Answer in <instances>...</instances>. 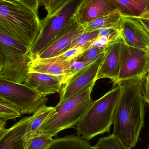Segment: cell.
Returning a JSON list of instances; mask_svg holds the SVG:
<instances>
[{"label": "cell", "mask_w": 149, "mask_h": 149, "mask_svg": "<svg viewBox=\"0 0 149 149\" xmlns=\"http://www.w3.org/2000/svg\"><path fill=\"white\" fill-rule=\"evenodd\" d=\"M144 78L118 83L121 92L114 113L113 134L131 149L140 140L145 117L143 84Z\"/></svg>", "instance_id": "obj_1"}, {"label": "cell", "mask_w": 149, "mask_h": 149, "mask_svg": "<svg viewBox=\"0 0 149 149\" xmlns=\"http://www.w3.org/2000/svg\"><path fill=\"white\" fill-rule=\"evenodd\" d=\"M41 27L38 14L22 1L0 0V33L31 49Z\"/></svg>", "instance_id": "obj_2"}, {"label": "cell", "mask_w": 149, "mask_h": 149, "mask_svg": "<svg viewBox=\"0 0 149 149\" xmlns=\"http://www.w3.org/2000/svg\"><path fill=\"white\" fill-rule=\"evenodd\" d=\"M121 92V87L119 85L93 102L85 114L76 125L78 135L89 141L98 135L110 132Z\"/></svg>", "instance_id": "obj_3"}, {"label": "cell", "mask_w": 149, "mask_h": 149, "mask_svg": "<svg viewBox=\"0 0 149 149\" xmlns=\"http://www.w3.org/2000/svg\"><path fill=\"white\" fill-rule=\"evenodd\" d=\"M95 82L55 107L56 111L43 127L41 134L52 137L62 130L73 128L85 114L93 101L91 93Z\"/></svg>", "instance_id": "obj_4"}, {"label": "cell", "mask_w": 149, "mask_h": 149, "mask_svg": "<svg viewBox=\"0 0 149 149\" xmlns=\"http://www.w3.org/2000/svg\"><path fill=\"white\" fill-rule=\"evenodd\" d=\"M82 1L71 0L56 15L48 18H44L41 21L39 34L30 51L32 58L47 49L69 26Z\"/></svg>", "instance_id": "obj_5"}, {"label": "cell", "mask_w": 149, "mask_h": 149, "mask_svg": "<svg viewBox=\"0 0 149 149\" xmlns=\"http://www.w3.org/2000/svg\"><path fill=\"white\" fill-rule=\"evenodd\" d=\"M0 98L12 103L22 114L33 113L48 101V98L24 83L0 79Z\"/></svg>", "instance_id": "obj_6"}, {"label": "cell", "mask_w": 149, "mask_h": 149, "mask_svg": "<svg viewBox=\"0 0 149 149\" xmlns=\"http://www.w3.org/2000/svg\"><path fill=\"white\" fill-rule=\"evenodd\" d=\"M148 51L130 47L123 42L117 84L125 81L145 78L148 74Z\"/></svg>", "instance_id": "obj_7"}, {"label": "cell", "mask_w": 149, "mask_h": 149, "mask_svg": "<svg viewBox=\"0 0 149 149\" xmlns=\"http://www.w3.org/2000/svg\"><path fill=\"white\" fill-rule=\"evenodd\" d=\"M31 60L30 52L22 54L0 50V79L24 83L29 76Z\"/></svg>", "instance_id": "obj_8"}, {"label": "cell", "mask_w": 149, "mask_h": 149, "mask_svg": "<svg viewBox=\"0 0 149 149\" xmlns=\"http://www.w3.org/2000/svg\"><path fill=\"white\" fill-rule=\"evenodd\" d=\"M104 56L67 80L60 90L58 103H62L73 97L92 83L96 82V77Z\"/></svg>", "instance_id": "obj_9"}, {"label": "cell", "mask_w": 149, "mask_h": 149, "mask_svg": "<svg viewBox=\"0 0 149 149\" xmlns=\"http://www.w3.org/2000/svg\"><path fill=\"white\" fill-rule=\"evenodd\" d=\"M121 37L126 45L148 51L149 32L137 17L122 16Z\"/></svg>", "instance_id": "obj_10"}, {"label": "cell", "mask_w": 149, "mask_h": 149, "mask_svg": "<svg viewBox=\"0 0 149 149\" xmlns=\"http://www.w3.org/2000/svg\"><path fill=\"white\" fill-rule=\"evenodd\" d=\"M123 40L121 37L110 44L107 48L96 77V81L103 78L110 79L117 84L121 65Z\"/></svg>", "instance_id": "obj_11"}, {"label": "cell", "mask_w": 149, "mask_h": 149, "mask_svg": "<svg viewBox=\"0 0 149 149\" xmlns=\"http://www.w3.org/2000/svg\"><path fill=\"white\" fill-rule=\"evenodd\" d=\"M116 10L109 0H82L73 19L78 23L85 25Z\"/></svg>", "instance_id": "obj_12"}, {"label": "cell", "mask_w": 149, "mask_h": 149, "mask_svg": "<svg viewBox=\"0 0 149 149\" xmlns=\"http://www.w3.org/2000/svg\"><path fill=\"white\" fill-rule=\"evenodd\" d=\"M31 116L21 119L0 136V149H26Z\"/></svg>", "instance_id": "obj_13"}, {"label": "cell", "mask_w": 149, "mask_h": 149, "mask_svg": "<svg viewBox=\"0 0 149 149\" xmlns=\"http://www.w3.org/2000/svg\"><path fill=\"white\" fill-rule=\"evenodd\" d=\"M85 26L74 19L60 36L47 49L34 58H50L61 54L77 37L85 32Z\"/></svg>", "instance_id": "obj_14"}, {"label": "cell", "mask_w": 149, "mask_h": 149, "mask_svg": "<svg viewBox=\"0 0 149 149\" xmlns=\"http://www.w3.org/2000/svg\"><path fill=\"white\" fill-rule=\"evenodd\" d=\"M24 85L46 97L48 95L59 93L64 85L62 77L38 73L29 72Z\"/></svg>", "instance_id": "obj_15"}, {"label": "cell", "mask_w": 149, "mask_h": 149, "mask_svg": "<svg viewBox=\"0 0 149 149\" xmlns=\"http://www.w3.org/2000/svg\"><path fill=\"white\" fill-rule=\"evenodd\" d=\"M72 62L54 61L49 58H32L30 65L29 72L44 73L62 77L64 79V85L71 74Z\"/></svg>", "instance_id": "obj_16"}, {"label": "cell", "mask_w": 149, "mask_h": 149, "mask_svg": "<svg viewBox=\"0 0 149 149\" xmlns=\"http://www.w3.org/2000/svg\"><path fill=\"white\" fill-rule=\"evenodd\" d=\"M123 16L149 18V0H109Z\"/></svg>", "instance_id": "obj_17"}, {"label": "cell", "mask_w": 149, "mask_h": 149, "mask_svg": "<svg viewBox=\"0 0 149 149\" xmlns=\"http://www.w3.org/2000/svg\"><path fill=\"white\" fill-rule=\"evenodd\" d=\"M56 111L55 107H48L43 104L36 110L31 116V120L27 133L29 139L41 134L42 128Z\"/></svg>", "instance_id": "obj_18"}, {"label": "cell", "mask_w": 149, "mask_h": 149, "mask_svg": "<svg viewBox=\"0 0 149 149\" xmlns=\"http://www.w3.org/2000/svg\"><path fill=\"white\" fill-rule=\"evenodd\" d=\"M88 140L80 136L69 135L54 139L46 149H92Z\"/></svg>", "instance_id": "obj_19"}, {"label": "cell", "mask_w": 149, "mask_h": 149, "mask_svg": "<svg viewBox=\"0 0 149 149\" xmlns=\"http://www.w3.org/2000/svg\"><path fill=\"white\" fill-rule=\"evenodd\" d=\"M122 15L118 10L98 18L85 25V31L99 30L103 28H114L120 29Z\"/></svg>", "instance_id": "obj_20"}, {"label": "cell", "mask_w": 149, "mask_h": 149, "mask_svg": "<svg viewBox=\"0 0 149 149\" xmlns=\"http://www.w3.org/2000/svg\"><path fill=\"white\" fill-rule=\"evenodd\" d=\"M0 50L22 54L30 53V48L5 34L0 33Z\"/></svg>", "instance_id": "obj_21"}, {"label": "cell", "mask_w": 149, "mask_h": 149, "mask_svg": "<svg viewBox=\"0 0 149 149\" xmlns=\"http://www.w3.org/2000/svg\"><path fill=\"white\" fill-rule=\"evenodd\" d=\"M21 112L12 103L0 98V120L6 122L14 120L21 116Z\"/></svg>", "instance_id": "obj_22"}, {"label": "cell", "mask_w": 149, "mask_h": 149, "mask_svg": "<svg viewBox=\"0 0 149 149\" xmlns=\"http://www.w3.org/2000/svg\"><path fill=\"white\" fill-rule=\"evenodd\" d=\"M92 149H129L114 135L100 138Z\"/></svg>", "instance_id": "obj_23"}, {"label": "cell", "mask_w": 149, "mask_h": 149, "mask_svg": "<svg viewBox=\"0 0 149 149\" xmlns=\"http://www.w3.org/2000/svg\"><path fill=\"white\" fill-rule=\"evenodd\" d=\"M99 35V30L92 31H85L79 36L63 51L61 53L75 48L87 45L95 40Z\"/></svg>", "instance_id": "obj_24"}, {"label": "cell", "mask_w": 149, "mask_h": 149, "mask_svg": "<svg viewBox=\"0 0 149 149\" xmlns=\"http://www.w3.org/2000/svg\"><path fill=\"white\" fill-rule=\"evenodd\" d=\"M52 137L46 134H40L28 140L26 149H46L53 142Z\"/></svg>", "instance_id": "obj_25"}, {"label": "cell", "mask_w": 149, "mask_h": 149, "mask_svg": "<svg viewBox=\"0 0 149 149\" xmlns=\"http://www.w3.org/2000/svg\"><path fill=\"white\" fill-rule=\"evenodd\" d=\"M107 48L95 46L91 47L79 56L74 60L77 61H87L98 60L105 55Z\"/></svg>", "instance_id": "obj_26"}, {"label": "cell", "mask_w": 149, "mask_h": 149, "mask_svg": "<svg viewBox=\"0 0 149 149\" xmlns=\"http://www.w3.org/2000/svg\"><path fill=\"white\" fill-rule=\"evenodd\" d=\"M71 0H50L48 5L45 7L47 11L45 18L53 16Z\"/></svg>", "instance_id": "obj_27"}, {"label": "cell", "mask_w": 149, "mask_h": 149, "mask_svg": "<svg viewBox=\"0 0 149 149\" xmlns=\"http://www.w3.org/2000/svg\"><path fill=\"white\" fill-rule=\"evenodd\" d=\"M98 60L87 61H77L73 60L71 64V74L69 75L67 80L74 74H77L78 72H79L80 71L87 68Z\"/></svg>", "instance_id": "obj_28"}, {"label": "cell", "mask_w": 149, "mask_h": 149, "mask_svg": "<svg viewBox=\"0 0 149 149\" xmlns=\"http://www.w3.org/2000/svg\"><path fill=\"white\" fill-rule=\"evenodd\" d=\"M22 1L38 14V9L39 6L38 0H22Z\"/></svg>", "instance_id": "obj_29"}, {"label": "cell", "mask_w": 149, "mask_h": 149, "mask_svg": "<svg viewBox=\"0 0 149 149\" xmlns=\"http://www.w3.org/2000/svg\"><path fill=\"white\" fill-rule=\"evenodd\" d=\"M144 93H143V98L144 101L149 104V74H148L146 77L144 85Z\"/></svg>", "instance_id": "obj_30"}, {"label": "cell", "mask_w": 149, "mask_h": 149, "mask_svg": "<svg viewBox=\"0 0 149 149\" xmlns=\"http://www.w3.org/2000/svg\"><path fill=\"white\" fill-rule=\"evenodd\" d=\"M138 19L149 32V18H138Z\"/></svg>", "instance_id": "obj_31"}, {"label": "cell", "mask_w": 149, "mask_h": 149, "mask_svg": "<svg viewBox=\"0 0 149 149\" xmlns=\"http://www.w3.org/2000/svg\"><path fill=\"white\" fill-rule=\"evenodd\" d=\"M6 122L0 120V136L2 135L6 130L5 128Z\"/></svg>", "instance_id": "obj_32"}, {"label": "cell", "mask_w": 149, "mask_h": 149, "mask_svg": "<svg viewBox=\"0 0 149 149\" xmlns=\"http://www.w3.org/2000/svg\"><path fill=\"white\" fill-rule=\"evenodd\" d=\"M39 6L43 5L45 8L49 3L50 0H38Z\"/></svg>", "instance_id": "obj_33"}, {"label": "cell", "mask_w": 149, "mask_h": 149, "mask_svg": "<svg viewBox=\"0 0 149 149\" xmlns=\"http://www.w3.org/2000/svg\"><path fill=\"white\" fill-rule=\"evenodd\" d=\"M148 52H149V71H148V74H149V49L148 50Z\"/></svg>", "instance_id": "obj_34"}, {"label": "cell", "mask_w": 149, "mask_h": 149, "mask_svg": "<svg viewBox=\"0 0 149 149\" xmlns=\"http://www.w3.org/2000/svg\"><path fill=\"white\" fill-rule=\"evenodd\" d=\"M147 149H149V144L148 145V148H147Z\"/></svg>", "instance_id": "obj_35"}, {"label": "cell", "mask_w": 149, "mask_h": 149, "mask_svg": "<svg viewBox=\"0 0 149 149\" xmlns=\"http://www.w3.org/2000/svg\"><path fill=\"white\" fill-rule=\"evenodd\" d=\"M18 1H22V0H18Z\"/></svg>", "instance_id": "obj_36"}]
</instances>
